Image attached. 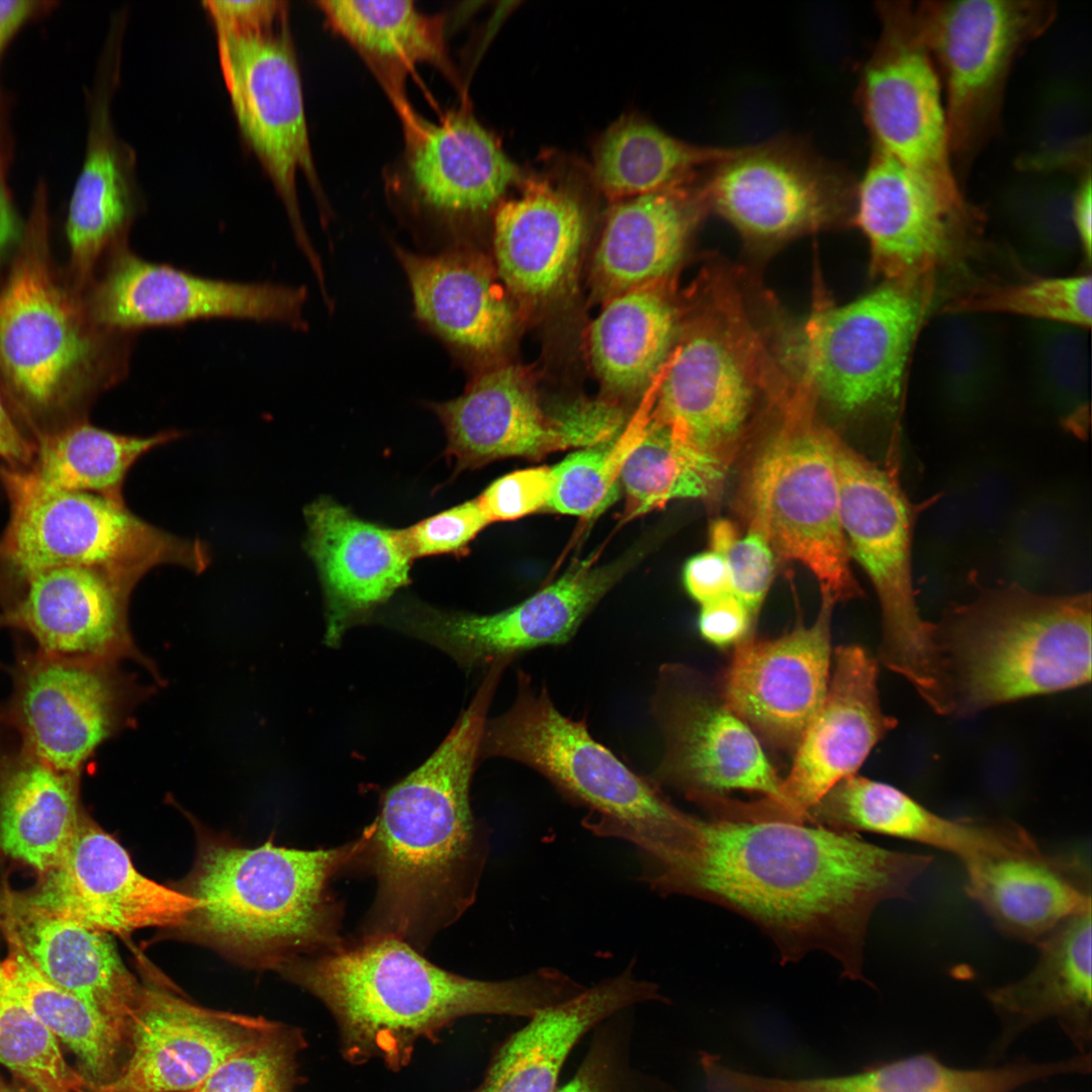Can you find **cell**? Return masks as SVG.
I'll return each instance as SVG.
<instances>
[{
    "mask_svg": "<svg viewBox=\"0 0 1092 1092\" xmlns=\"http://www.w3.org/2000/svg\"><path fill=\"white\" fill-rule=\"evenodd\" d=\"M668 999L655 982L639 978L634 964L578 995L540 1010L491 1052L479 1083L462 1092H555L570 1054L608 1017Z\"/></svg>",
    "mask_w": 1092,
    "mask_h": 1092,
    "instance_id": "cell-29",
    "label": "cell"
},
{
    "mask_svg": "<svg viewBox=\"0 0 1092 1092\" xmlns=\"http://www.w3.org/2000/svg\"><path fill=\"white\" fill-rule=\"evenodd\" d=\"M880 33L859 84V103L875 147L957 208L965 198L949 151L942 86L914 17V3L877 4Z\"/></svg>",
    "mask_w": 1092,
    "mask_h": 1092,
    "instance_id": "cell-13",
    "label": "cell"
},
{
    "mask_svg": "<svg viewBox=\"0 0 1092 1092\" xmlns=\"http://www.w3.org/2000/svg\"><path fill=\"white\" fill-rule=\"evenodd\" d=\"M0 1092H23L15 1087H12L0 1079Z\"/></svg>",
    "mask_w": 1092,
    "mask_h": 1092,
    "instance_id": "cell-61",
    "label": "cell"
},
{
    "mask_svg": "<svg viewBox=\"0 0 1092 1092\" xmlns=\"http://www.w3.org/2000/svg\"><path fill=\"white\" fill-rule=\"evenodd\" d=\"M676 313L648 286L616 294L594 321L590 355L605 385L620 394L645 388L667 364L676 338Z\"/></svg>",
    "mask_w": 1092,
    "mask_h": 1092,
    "instance_id": "cell-42",
    "label": "cell"
},
{
    "mask_svg": "<svg viewBox=\"0 0 1092 1092\" xmlns=\"http://www.w3.org/2000/svg\"><path fill=\"white\" fill-rule=\"evenodd\" d=\"M965 891L1003 934L1035 944L1091 909V870L1078 854H1049L1033 842L964 864Z\"/></svg>",
    "mask_w": 1092,
    "mask_h": 1092,
    "instance_id": "cell-31",
    "label": "cell"
},
{
    "mask_svg": "<svg viewBox=\"0 0 1092 1092\" xmlns=\"http://www.w3.org/2000/svg\"><path fill=\"white\" fill-rule=\"evenodd\" d=\"M304 519V548L324 592L325 641L335 647L348 629L410 583L414 560L400 529L365 521L330 496L307 505Z\"/></svg>",
    "mask_w": 1092,
    "mask_h": 1092,
    "instance_id": "cell-27",
    "label": "cell"
},
{
    "mask_svg": "<svg viewBox=\"0 0 1092 1092\" xmlns=\"http://www.w3.org/2000/svg\"><path fill=\"white\" fill-rule=\"evenodd\" d=\"M177 431L128 436L81 423L44 437L31 471L55 488L100 495L124 504L122 485L135 461L179 437Z\"/></svg>",
    "mask_w": 1092,
    "mask_h": 1092,
    "instance_id": "cell-44",
    "label": "cell"
},
{
    "mask_svg": "<svg viewBox=\"0 0 1092 1092\" xmlns=\"http://www.w3.org/2000/svg\"><path fill=\"white\" fill-rule=\"evenodd\" d=\"M1056 16L1052 1H921L914 5L919 35L942 86L956 175L967 170L996 134L1015 60Z\"/></svg>",
    "mask_w": 1092,
    "mask_h": 1092,
    "instance_id": "cell-11",
    "label": "cell"
},
{
    "mask_svg": "<svg viewBox=\"0 0 1092 1092\" xmlns=\"http://www.w3.org/2000/svg\"><path fill=\"white\" fill-rule=\"evenodd\" d=\"M698 628L702 637L713 645L726 647L737 644L748 635L752 615L733 594L701 605Z\"/></svg>",
    "mask_w": 1092,
    "mask_h": 1092,
    "instance_id": "cell-54",
    "label": "cell"
},
{
    "mask_svg": "<svg viewBox=\"0 0 1092 1092\" xmlns=\"http://www.w3.org/2000/svg\"><path fill=\"white\" fill-rule=\"evenodd\" d=\"M856 183L800 140L778 138L738 148L712 168L705 191L708 205L743 236L774 242L854 208Z\"/></svg>",
    "mask_w": 1092,
    "mask_h": 1092,
    "instance_id": "cell-19",
    "label": "cell"
},
{
    "mask_svg": "<svg viewBox=\"0 0 1092 1092\" xmlns=\"http://www.w3.org/2000/svg\"><path fill=\"white\" fill-rule=\"evenodd\" d=\"M215 30L220 68L240 130L271 179L301 251L320 275L322 265L305 232L296 190L301 172L323 200L288 14L259 29Z\"/></svg>",
    "mask_w": 1092,
    "mask_h": 1092,
    "instance_id": "cell-14",
    "label": "cell"
},
{
    "mask_svg": "<svg viewBox=\"0 0 1092 1092\" xmlns=\"http://www.w3.org/2000/svg\"><path fill=\"white\" fill-rule=\"evenodd\" d=\"M92 1092H98V1091H92Z\"/></svg>",
    "mask_w": 1092,
    "mask_h": 1092,
    "instance_id": "cell-62",
    "label": "cell"
},
{
    "mask_svg": "<svg viewBox=\"0 0 1092 1092\" xmlns=\"http://www.w3.org/2000/svg\"><path fill=\"white\" fill-rule=\"evenodd\" d=\"M18 234L15 212L6 194L0 189V257L14 243Z\"/></svg>",
    "mask_w": 1092,
    "mask_h": 1092,
    "instance_id": "cell-60",
    "label": "cell"
},
{
    "mask_svg": "<svg viewBox=\"0 0 1092 1092\" xmlns=\"http://www.w3.org/2000/svg\"><path fill=\"white\" fill-rule=\"evenodd\" d=\"M0 1063L35 1092H92L68 1065L57 1037L14 991L0 969Z\"/></svg>",
    "mask_w": 1092,
    "mask_h": 1092,
    "instance_id": "cell-46",
    "label": "cell"
},
{
    "mask_svg": "<svg viewBox=\"0 0 1092 1092\" xmlns=\"http://www.w3.org/2000/svg\"><path fill=\"white\" fill-rule=\"evenodd\" d=\"M647 422V415L640 414L617 437L578 449L551 467L553 486L546 510L584 518L606 510L617 497L622 467Z\"/></svg>",
    "mask_w": 1092,
    "mask_h": 1092,
    "instance_id": "cell-48",
    "label": "cell"
},
{
    "mask_svg": "<svg viewBox=\"0 0 1092 1092\" xmlns=\"http://www.w3.org/2000/svg\"><path fill=\"white\" fill-rule=\"evenodd\" d=\"M622 565L583 561L521 603L493 614L457 613L403 604L390 625L467 668L487 667L529 650L567 643L619 577Z\"/></svg>",
    "mask_w": 1092,
    "mask_h": 1092,
    "instance_id": "cell-20",
    "label": "cell"
},
{
    "mask_svg": "<svg viewBox=\"0 0 1092 1092\" xmlns=\"http://www.w3.org/2000/svg\"><path fill=\"white\" fill-rule=\"evenodd\" d=\"M33 446L19 431L0 396V458L8 466L23 469L32 464Z\"/></svg>",
    "mask_w": 1092,
    "mask_h": 1092,
    "instance_id": "cell-57",
    "label": "cell"
},
{
    "mask_svg": "<svg viewBox=\"0 0 1092 1092\" xmlns=\"http://www.w3.org/2000/svg\"><path fill=\"white\" fill-rule=\"evenodd\" d=\"M710 545L727 563L733 595L755 617L774 575V550L767 539L751 528L740 537L730 521L718 519L710 527Z\"/></svg>",
    "mask_w": 1092,
    "mask_h": 1092,
    "instance_id": "cell-51",
    "label": "cell"
},
{
    "mask_svg": "<svg viewBox=\"0 0 1092 1092\" xmlns=\"http://www.w3.org/2000/svg\"><path fill=\"white\" fill-rule=\"evenodd\" d=\"M85 305L98 326L136 334L199 320L234 318L303 329V287L245 283L199 276L148 261L129 245L102 263Z\"/></svg>",
    "mask_w": 1092,
    "mask_h": 1092,
    "instance_id": "cell-17",
    "label": "cell"
},
{
    "mask_svg": "<svg viewBox=\"0 0 1092 1092\" xmlns=\"http://www.w3.org/2000/svg\"><path fill=\"white\" fill-rule=\"evenodd\" d=\"M215 29L250 30L270 26L288 13L279 0H205Z\"/></svg>",
    "mask_w": 1092,
    "mask_h": 1092,
    "instance_id": "cell-55",
    "label": "cell"
},
{
    "mask_svg": "<svg viewBox=\"0 0 1092 1092\" xmlns=\"http://www.w3.org/2000/svg\"><path fill=\"white\" fill-rule=\"evenodd\" d=\"M596 255L601 282L615 295L647 286L678 263L703 206L705 181L619 200Z\"/></svg>",
    "mask_w": 1092,
    "mask_h": 1092,
    "instance_id": "cell-37",
    "label": "cell"
},
{
    "mask_svg": "<svg viewBox=\"0 0 1092 1092\" xmlns=\"http://www.w3.org/2000/svg\"><path fill=\"white\" fill-rule=\"evenodd\" d=\"M662 755L650 777L689 801L743 790L775 800L783 779L753 730L692 668L663 664L651 698Z\"/></svg>",
    "mask_w": 1092,
    "mask_h": 1092,
    "instance_id": "cell-15",
    "label": "cell"
},
{
    "mask_svg": "<svg viewBox=\"0 0 1092 1092\" xmlns=\"http://www.w3.org/2000/svg\"><path fill=\"white\" fill-rule=\"evenodd\" d=\"M682 581L690 597L701 605L733 594L727 563L721 554L713 550L698 553L687 560Z\"/></svg>",
    "mask_w": 1092,
    "mask_h": 1092,
    "instance_id": "cell-56",
    "label": "cell"
},
{
    "mask_svg": "<svg viewBox=\"0 0 1092 1092\" xmlns=\"http://www.w3.org/2000/svg\"><path fill=\"white\" fill-rule=\"evenodd\" d=\"M936 286L932 275L885 280L846 304L813 315L793 348L809 388L842 413L897 417Z\"/></svg>",
    "mask_w": 1092,
    "mask_h": 1092,
    "instance_id": "cell-10",
    "label": "cell"
},
{
    "mask_svg": "<svg viewBox=\"0 0 1092 1092\" xmlns=\"http://www.w3.org/2000/svg\"><path fill=\"white\" fill-rule=\"evenodd\" d=\"M26 580L22 599L0 623L28 633L38 651L109 662L132 659L157 675L154 663L139 651L130 634L131 592L83 567L49 569Z\"/></svg>",
    "mask_w": 1092,
    "mask_h": 1092,
    "instance_id": "cell-28",
    "label": "cell"
},
{
    "mask_svg": "<svg viewBox=\"0 0 1092 1092\" xmlns=\"http://www.w3.org/2000/svg\"><path fill=\"white\" fill-rule=\"evenodd\" d=\"M633 1009L622 1010L593 1029L577 1069L555 1092H677L659 1076L636 1066Z\"/></svg>",
    "mask_w": 1092,
    "mask_h": 1092,
    "instance_id": "cell-49",
    "label": "cell"
},
{
    "mask_svg": "<svg viewBox=\"0 0 1092 1092\" xmlns=\"http://www.w3.org/2000/svg\"><path fill=\"white\" fill-rule=\"evenodd\" d=\"M490 523L476 497L400 529V534L413 560L441 554L461 556Z\"/></svg>",
    "mask_w": 1092,
    "mask_h": 1092,
    "instance_id": "cell-52",
    "label": "cell"
},
{
    "mask_svg": "<svg viewBox=\"0 0 1092 1092\" xmlns=\"http://www.w3.org/2000/svg\"><path fill=\"white\" fill-rule=\"evenodd\" d=\"M43 193L0 290V373L17 399L44 412L119 382L136 334L102 328L52 268Z\"/></svg>",
    "mask_w": 1092,
    "mask_h": 1092,
    "instance_id": "cell-7",
    "label": "cell"
},
{
    "mask_svg": "<svg viewBox=\"0 0 1092 1092\" xmlns=\"http://www.w3.org/2000/svg\"><path fill=\"white\" fill-rule=\"evenodd\" d=\"M637 857V880L656 894L729 908L774 940L782 962L825 951L851 980L863 979L874 910L907 899L933 859L809 824L692 814L670 845Z\"/></svg>",
    "mask_w": 1092,
    "mask_h": 1092,
    "instance_id": "cell-1",
    "label": "cell"
},
{
    "mask_svg": "<svg viewBox=\"0 0 1092 1092\" xmlns=\"http://www.w3.org/2000/svg\"><path fill=\"white\" fill-rule=\"evenodd\" d=\"M8 718L21 748L49 766L80 774L84 763L129 720L148 689L117 662L36 651L14 669Z\"/></svg>",
    "mask_w": 1092,
    "mask_h": 1092,
    "instance_id": "cell-16",
    "label": "cell"
},
{
    "mask_svg": "<svg viewBox=\"0 0 1092 1092\" xmlns=\"http://www.w3.org/2000/svg\"><path fill=\"white\" fill-rule=\"evenodd\" d=\"M444 426L446 455L455 471L510 457L539 459L556 451L607 441L611 425L593 400H575L553 413L543 410L512 367L482 375L460 396L431 405Z\"/></svg>",
    "mask_w": 1092,
    "mask_h": 1092,
    "instance_id": "cell-21",
    "label": "cell"
},
{
    "mask_svg": "<svg viewBox=\"0 0 1092 1092\" xmlns=\"http://www.w3.org/2000/svg\"><path fill=\"white\" fill-rule=\"evenodd\" d=\"M834 603L822 598L815 622L774 639L747 636L735 646L721 698L769 746L795 751L821 706L831 666Z\"/></svg>",
    "mask_w": 1092,
    "mask_h": 1092,
    "instance_id": "cell-25",
    "label": "cell"
},
{
    "mask_svg": "<svg viewBox=\"0 0 1092 1092\" xmlns=\"http://www.w3.org/2000/svg\"><path fill=\"white\" fill-rule=\"evenodd\" d=\"M10 518L1 555L25 578L54 568L92 569L132 592L151 569L173 564L196 573L207 545L157 528L100 495L50 486L31 470L0 466Z\"/></svg>",
    "mask_w": 1092,
    "mask_h": 1092,
    "instance_id": "cell-8",
    "label": "cell"
},
{
    "mask_svg": "<svg viewBox=\"0 0 1092 1092\" xmlns=\"http://www.w3.org/2000/svg\"><path fill=\"white\" fill-rule=\"evenodd\" d=\"M723 476L724 460L697 448L649 415L645 433L619 476L626 496L624 517L642 516L676 498L705 497Z\"/></svg>",
    "mask_w": 1092,
    "mask_h": 1092,
    "instance_id": "cell-45",
    "label": "cell"
},
{
    "mask_svg": "<svg viewBox=\"0 0 1092 1092\" xmlns=\"http://www.w3.org/2000/svg\"><path fill=\"white\" fill-rule=\"evenodd\" d=\"M853 218L872 269L885 280L936 276L977 251L983 216L938 198L892 156L873 147L856 183Z\"/></svg>",
    "mask_w": 1092,
    "mask_h": 1092,
    "instance_id": "cell-22",
    "label": "cell"
},
{
    "mask_svg": "<svg viewBox=\"0 0 1092 1092\" xmlns=\"http://www.w3.org/2000/svg\"><path fill=\"white\" fill-rule=\"evenodd\" d=\"M365 840L364 830L329 849L209 845L186 892L199 902L187 924L216 944L279 967L299 951L335 947L339 907L329 884L358 858Z\"/></svg>",
    "mask_w": 1092,
    "mask_h": 1092,
    "instance_id": "cell-5",
    "label": "cell"
},
{
    "mask_svg": "<svg viewBox=\"0 0 1092 1092\" xmlns=\"http://www.w3.org/2000/svg\"><path fill=\"white\" fill-rule=\"evenodd\" d=\"M400 119L403 151L386 186L411 205L450 220L473 217L496 208L521 181L518 166L467 107L437 122L414 110Z\"/></svg>",
    "mask_w": 1092,
    "mask_h": 1092,
    "instance_id": "cell-23",
    "label": "cell"
},
{
    "mask_svg": "<svg viewBox=\"0 0 1092 1092\" xmlns=\"http://www.w3.org/2000/svg\"><path fill=\"white\" fill-rule=\"evenodd\" d=\"M1092 184L1091 171L1079 176L1072 201V219L1084 260H1091Z\"/></svg>",
    "mask_w": 1092,
    "mask_h": 1092,
    "instance_id": "cell-58",
    "label": "cell"
},
{
    "mask_svg": "<svg viewBox=\"0 0 1092 1092\" xmlns=\"http://www.w3.org/2000/svg\"><path fill=\"white\" fill-rule=\"evenodd\" d=\"M824 700L806 727L790 772L775 800H731L730 818L806 824L809 811L838 783L853 777L872 749L897 725L884 713L878 661L862 646H838Z\"/></svg>",
    "mask_w": 1092,
    "mask_h": 1092,
    "instance_id": "cell-18",
    "label": "cell"
},
{
    "mask_svg": "<svg viewBox=\"0 0 1092 1092\" xmlns=\"http://www.w3.org/2000/svg\"><path fill=\"white\" fill-rule=\"evenodd\" d=\"M0 921L16 946L54 985L128 1026L144 986L123 964L109 933L6 895Z\"/></svg>",
    "mask_w": 1092,
    "mask_h": 1092,
    "instance_id": "cell-32",
    "label": "cell"
},
{
    "mask_svg": "<svg viewBox=\"0 0 1092 1092\" xmlns=\"http://www.w3.org/2000/svg\"><path fill=\"white\" fill-rule=\"evenodd\" d=\"M552 486L550 467L527 468L497 478L477 499L490 522L512 521L546 509Z\"/></svg>",
    "mask_w": 1092,
    "mask_h": 1092,
    "instance_id": "cell-53",
    "label": "cell"
},
{
    "mask_svg": "<svg viewBox=\"0 0 1092 1092\" xmlns=\"http://www.w3.org/2000/svg\"><path fill=\"white\" fill-rule=\"evenodd\" d=\"M315 4L333 30L368 65L398 115L412 109L404 85L417 65H432L456 84L443 17L425 14L406 0H323Z\"/></svg>",
    "mask_w": 1092,
    "mask_h": 1092,
    "instance_id": "cell-39",
    "label": "cell"
},
{
    "mask_svg": "<svg viewBox=\"0 0 1092 1092\" xmlns=\"http://www.w3.org/2000/svg\"><path fill=\"white\" fill-rule=\"evenodd\" d=\"M108 95L95 104L86 157L75 184L66 223L71 267L81 288L98 265L128 244L143 202L135 178V153L117 138Z\"/></svg>",
    "mask_w": 1092,
    "mask_h": 1092,
    "instance_id": "cell-35",
    "label": "cell"
},
{
    "mask_svg": "<svg viewBox=\"0 0 1092 1092\" xmlns=\"http://www.w3.org/2000/svg\"><path fill=\"white\" fill-rule=\"evenodd\" d=\"M0 969L38 1019L76 1055L81 1074L95 1088L119 1075L128 1054V1026L54 985L12 944Z\"/></svg>",
    "mask_w": 1092,
    "mask_h": 1092,
    "instance_id": "cell-43",
    "label": "cell"
},
{
    "mask_svg": "<svg viewBox=\"0 0 1092 1092\" xmlns=\"http://www.w3.org/2000/svg\"><path fill=\"white\" fill-rule=\"evenodd\" d=\"M522 763L546 779L568 803L586 811L582 826L593 834L632 844L637 854L666 846L687 813L661 788L618 758L590 734L585 719H571L555 706L545 686L517 670L513 703L487 719L480 758Z\"/></svg>",
    "mask_w": 1092,
    "mask_h": 1092,
    "instance_id": "cell-6",
    "label": "cell"
},
{
    "mask_svg": "<svg viewBox=\"0 0 1092 1092\" xmlns=\"http://www.w3.org/2000/svg\"><path fill=\"white\" fill-rule=\"evenodd\" d=\"M943 311L1003 312L1090 328L1091 276L1033 277L1016 283H981L948 300Z\"/></svg>",
    "mask_w": 1092,
    "mask_h": 1092,
    "instance_id": "cell-47",
    "label": "cell"
},
{
    "mask_svg": "<svg viewBox=\"0 0 1092 1092\" xmlns=\"http://www.w3.org/2000/svg\"><path fill=\"white\" fill-rule=\"evenodd\" d=\"M503 671L486 669L469 706L418 768L383 796L358 859L375 877L368 934L421 944L474 901L488 837L470 806L487 713Z\"/></svg>",
    "mask_w": 1092,
    "mask_h": 1092,
    "instance_id": "cell-2",
    "label": "cell"
},
{
    "mask_svg": "<svg viewBox=\"0 0 1092 1092\" xmlns=\"http://www.w3.org/2000/svg\"><path fill=\"white\" fill-rule=\"evenodd\" d=\"M279 969L331 1013L346 1062H379L392 1072L411 1064L420 1042H438L460 1019H528L585 989L552 967L504 980L463 977L389 934H369L349 946L340 943L307 959H291Z\"/></svg>",
    "mask_w": 1092,
    "mask_h": 1092,
    "instance_id": "cell-3",
    "label": "cell"
},
{
    "mask_svg": "<svg viewBox=\"0 0 1092 1092\" xmlns=\"http://www.w3.org/2000/svg\"><path fill=\"white\" fill-rule=\"evenodd\" d=\"M28 904L106 933L188 923L199 902L142 875L126 850L83 818Z\"/></svg>",
    "mask_w": 1092,
    "mask_h": 1092,
    "instance_id": "cell-24",
    "label": "cell"
},
{
    "mask_svg": "<svg viewBox=\"0 0 1092 1092\" xmlns=\"http://www.w3.org/2000/svg\"><path fill=\"white\" fill-rule=\"evenodd\" d=\"M833 434L791 417L755 459L746 487L750 528L784 559L799 561L834 604L856 597L841 528Z\"/></svg>",
    "mask_w": 1092,
    "mask_h": 1092,
    "instance_id": "cell-12",
    "label": "cell"
},
{
    "mask_svg": "<svg viewBox=\"0 0 1092 1092\" xmlns=\"http://www.w3.org/2000/svg\"><path fill=\"white\" fill-rule=\"evenodd\" d=\"M808 824L918 842L949 852L964 864L1014 848L1029 837L1007 818L942 817L891 785L856 775L838 783L809 811Z\"/></svg>",
    "mask_w": 1092,
    "mask_h": 1092,
    "instance_id": "cell-33",
    "label": "cell"
},
{
    "mask_svg": "<svg viewBox=\"0 0 1092 1092\" xmlns=\"http://www.w3.org/2000/svg\"><path fill=\"white\" fill-rule=\"evenodd\" d=\"M35 2L0 1V49L17 26L32 12Z\"/></svg>",
    "mask_w": 1092,
    "mask_h": 1092,
    "instance_id": "cell-59",
    "label": "cell"
},
{
    "mask_svg": "<svg viewBox=\"0 0 1092 1092\" xmlns=\"http://www.w3.org/2000/svg\"><path fill=\"white\" fill-rule=\"evenodd\" d=\"M841 528L850 557L867 572L882 615L880 661L908 680L929 708L950 702L934 624L916 603L912 579L913 510L896 470L882 468L833 435Z\"/></svg>",
    "mask_w": 1092,
    "mask_h": 1092,
    "instance_id": "cell-9",
    "label": "cell"
},
{
    "mask_svg": "<svg viewBox=\"0 0 1092 1092\" xmlns=\"http://www.w3.org/2000/svg\"><path fill=\"white\" fill-rule=\"evenodd\" d=\"M1035 946L1033 969L1016 982L989 990L987 998L1008 1034L1054 1018L1083 1051L1091 1037V909L1064 921Z\"/></svg>",
    "mask_w": 1092,
    "mask_h": 1092,
    "instance_id": "cell-38",
    "label": "cell"
},
{
    "mask_svg": "<svg viewBox=\"0 0 1092 1092\" xmlns=\"http://www.w3.org/2000/svg\"><path fill=\"white\" fill-rule=\"evenodd\" d=\"M934 624L954 712L971 715L1091 680V595L989 589Z\"/></svg>",
    "mask_w": 1092,
    "mask_h": 1092,
    "instance_id": "cell-4",
    "label": "cell"
},
{
    "mask_svg": "<svg viewBox=\"0 0 1092 1092\" xmlns=\"http://www.w3.org/2000/svg\"><path fill=\"white\" fill-rule=\"evenodd\" d=\"M738 148L690 144L636 113L622 115L593 149L592 174L608 197L623 200L688 183Z\"/></svg>",
    "mask_w": 1092,
    "mask_h": 1092,
    "instance_id": "cell-41",
    "label": "cell"
},
{
    "mask_svg": "<svg viewBox=\"0 0 1092 1092\" xmlns=\"http://www.w3.org/2000/svg\"><path fill=\"white\" fill-rule=\"evenodd\" d=\"M299 1027L276 1022L252 1045L216 1068L192 1092H297L299 1055L306 1046Z\"/></svg>",
    "mask_w": 1092,
    "mask_h": 1092,
    "instance_id": "cell-50",
    "label": "cell"
},
{
    "mask_svg": "<svg viewBox=\"0 0 1092 1092\" xmlns=\"http://www.w3.org/2000/svg\"><path fill=\"white\" fill-rule=\"evenodd\" d=\"M80 774L57 770L21 747L0 756V847L38 872L55 867L83 819Z\"/></svg>",
    "mask_w": 1092,
    "mask_h": 1092,
    "instance_id": "cell-40",
    "label": "cell"
},
{
    "mask_svg": "<svg viewBox=\"0 0 1092 1092\" xmlns=\"http://www.w3.org/2000/svg\"><path fill=\"white\" fill-rule=\"evenodd\" d=\"M276 1022L207 1009L164 989L144 986L128 1020L124 1066L111 1083L94 1091L192 1092Z\"/></svg>",
    "mask_w": 1092,
    "mask_h": 1092,
    "instance_id": "cell-26",
    "label": "cell"
},
{
    "mask_svg": "<svg viewBox=\"0 0 1092 1092\" xmlns=\"http://www.w3.org/2000/svg\"><path fill=\"white\" fill-rule=\"evenodd\" d=\"M652 414L697 448L723 460L754 394L744 356L721 330L702 328L671 353Z\"/></svg>",
    "mask_w": 1092,
    "mask_h": 1092,
    "instance_id": "cell-30",
    "label": "cell"
},
{
    "mask_svg": "<svg viewBox=\"0 0 1092 1092\" xmlns=\"http://www.w3.org/2000/svg\"><path fill=\"white\" fill-rule=\"evenodd\" d=\"M584 214L570 191L531 181L518 198L502 201L493 219L497 271L527 298L558 291L570 275L584 236Z\"/></svg>",
    "mask_w": 1092,
    "mask_h": 1092,
    "instance_id": "cell-34",
    "label": "cell"
},
{
    "mask_svg": "<svg viewBox=\"0 0 1092 1092\" xmlns=\"http://www.w3.org/2000/svg\"><path fill=\"white\" fill-rule=\"evenodd\" d=\"M395 253L407 277L416 313L455 348L477 356L500 350L514 328L512 305L478 258Z\"/></svg>",
    "mask_w": 1092,
    "mask_h": 1092,
    "instance_id": "cell-36",
    "label": "cell"
}]
</instances>
